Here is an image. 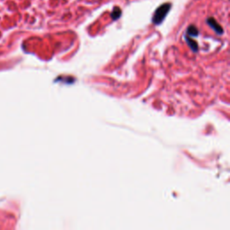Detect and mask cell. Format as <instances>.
<instances>
[{"mask_svg": "<svg viewBox=\"0 0 230 230\" xmlns=\"http://www.w3.org/2000/svg\"><path fill=\"white\" fill-rule=\"evenodd\" d=\"M171 7H172V4H170V3H166V4H163L162 5H160L158 8H156L152 18L153 23H155V24H160L161 22L164 21V19L165 18L168 12L170 11Z\"/></svg>", "mask_w": 230, "mask_h": 230, "instance_id": "1", "label": "cell"}, {"mask_svg": "<svg viewBox=\"0 0 230 230\" xmlns=\"http://www.w3.org/2000/svg\"><path fill=\"white\" fill-rule=\"evenodd\" d=\"M207 23H208L218 34L223 33V29H222V27L219 24V22L215 20L213 17H209L208 19H207Z\"/></svg>", "mask_w": 230, "mask_h": 230, "instance_id": "2", "label": "cell"}, {"mask_svg": "<svg viewBox=\"0 0 230 230\" xmlns=\"http://www.w3.org/2000/svg\"><path fill=\"white\" fill-rule=\"evenodd\" d=\"M121 15V10L120 7L118 6H115L113 8V10H112V13H111V16H112V18L113 19V20H117V19H119L120 18V16Z\"/></svg>", "mask_w": 230, "mask_h": 230, "instance_id": "3", "label": "cell"}, {"mask_svg": "<svg viewBox=\"0 0 230 230\" xmlns=\"http://www.w3.org/2000/svg\"><path fill=\"white\" fill-rule=\"evenodd\" d=\"M187 33L189 34L190 36H192V37H193V36H198V34H199V31H198V29H197L194 25H191V26L188 27Z\"/></svg>", "mask_w": 230, "mask_h": 230, "instance_id": "4", "label": "cell"}, {"mask_svg": "<svg viewBox=\"0 0 230 230\" xmlns=\"http://www.w3.org/2000/svg\"><path fill=\"white\" fill-rule=\"evenodd\" d=\"M186 40H187V42H188V44H189V46H190V47L192 49V50L197 51V49H198V44H197L196 41H195V40H192V39H190L189 37H187V38H186Z\"/></svg>", "mask_w": 230, "mask_h": 230, "instance_id": "5", "label": "cell"}]
</instances>
